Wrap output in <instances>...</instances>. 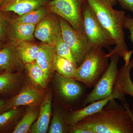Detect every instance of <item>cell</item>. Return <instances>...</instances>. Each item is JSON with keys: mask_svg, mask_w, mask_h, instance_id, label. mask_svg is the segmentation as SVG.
Wrapping results in <instances>:
<instances>
[{"mask_svg": "<svg viewBox=\"0 0 133 133\" xmlns=\"http://www.w3.org/2000/svg\"><path fill=\"white\" fill-rule=\"evenodd\" d=\"M123 105L111 100L101 111L77 124L92 133H133V113L126 101Z\"/></svg>", "mask_w": 133, "mask_h": 133, "instance_id": "cell-1", "label": "cell"}, {"mask_svg": "<svg viewBox=\"0 0 133 133\" xmlns=\"http://www.w3.org/2000/svg\"><path fill=\"white\" fill-rule=\"evenodd\" d=\"M92 8L100 23L111 36L115 46L110 52L106 54L107 57L116 53L122 57L129 50L125 41L124 30L125 12L113 8L108 0H87Z\"/></svg>", "mask_w": 133, "mask_h": 133, "instance_id": "cell-2", "label": "cell"}, {"mask_svg": "<svg viewBox=\"0 0 133 133\" xmlns=\"http://www.w3.org/2000/svg\"><path fill=\"white\" fill-rule=\"evenodd\" d=\"M106 54L103 48L90 50L77 68L74 79L83 83L87 88L94 87L109 66V58Z\"/></svg>", "mask_w": 133, "mask_h": 133, "instance_id": "cell-3", "label": "cell"}, {"mask_svg": "<svg viewBox=\"0 0 133 133\" xmlns=\"http://www.w3.org/2000/svg\"><path fill=\"white\" fill-rule=\"evenodd\" d=\"M82 15L84 31L91 49H109L111 45H115L114 40L100 23L87 0L82 6Z\"/></svg>", "mask_w": 133, "mask_h": 133, "instance_id": "cell-4", "label": "cell"}, {"mask_svg": "<svg viewBox=\"0 0 133 133\" xmlns=\"http://www.w3.org/2000/svg\"><path fill=\"white\" fill-rule=\"evenodd\" d=\"M119 57L116 53L110 56V62L107 70L99 79L92 90L87 94L81 108L91 102L104 99L112 95L114 87L118 73V65Z\"/></svg>", "mask_w": 133, "mask_h": 133, "instance_id": "cell-5", "label": "cell"}, {"mask_svg": "<svg viewBox=\"0 0 133 133\" xmlns=\"http://www.w3.org/2000/svg\"><path fill=\"white\" fill-rule=\"evenodd\" d=\"M85 1L52 0L48 3L47 9L48 11L64 19L74 29L85 34L82 9Z\"/></svg>", "mask_w": 133, "mask_h": 133, "instance_id": "cell-6", "label": "cell"}, {"mask_svg": "<svg viewBox=\"0 0 133 133\" xmlns=\"http://www.w3.org/2000/svg\"><path fill=\"white\" fill-rule=\"evenodd\" d=\"M59 19L62 37L71 51L78 67L91 49L88 38L85 34L74 29L64 19L59 17Z\"/></svg>", "mask_w": 133, "mask_h": 133, "instance_id": "cell-7", "label": "cell"}, {"mask_svg": "<svg viewBox=\"0 0 133 133\" xmlns=\"http://www.w3.org/2000/svg\"><path fill=\"white\" fill-rule=\"evenodd\" d=\"M54 81L56 91L61 100L66 103L81 102L82 106L87 94L85 85L56 72L54 75Z\"/></svg>", "mask_w": 133, "mask_h": 133, "instance_id": "cell-8", "label": "cell"}, {"mask_svg": "<svg viewBox=\"0 0 133 133\" xmlns=\"http://www.w3.org/2000/svg\"><path fill=\"white\" fill-rule=\"evenodd\" d=\"M44 90L36 88L31 84H25L17 95L6 102L2 112L22 106L41 105L46 94Z\"/></svg>", "mask_w": 133, "mask_h": 133, "instance_id": "cell-9", "label": "cell"}, {"mask_svg": "<svg viewBox=\"0 0 133 133\" xmlns=\"http://www.w3.org/2000/svg\"><path fill=\"white\" fill-rule=\"evenodd\" d=\"M61 32L59 17L47 16L36 27L34 37L42 43L55 46Z\"/></svg>", "mask_w": 133, "mask_h": 133, "instance_id": "cell-10", "label": "cell"}, {"mask_svg": "<svg viewBox=\"0 0 133 133\" xmlns=\"http://www.w3.org/2000/svg\"><path fill=\"white\" fill-rule=\"evenodd\" d=\"M36 27V25L19 22L15 19L10 20L7 36L9 44L16 47L22 42L32 41Z\"/></svg>", "mask_w": 133, "mask_h": 133, "instance_id": "cell-11", "label": "cell"}, {"mask_svg": "<svg viewBox=\"0 0 133 133\" xmlns=\"http://www.w3.org/2000/svg\"><path fill=\"white\" fill-rule=\"evenodd\" d=\"M133 68V59L130 60L127 66L124 64L119 70L112 94L117 96V99L122 102L126 101L125 95H130L133 98V83L131 76V70Z\"/></svg>", "mask_w": 133, "mask_h": 133, "instance_id": "cell-12", "label": "cell"}, {"mask_svg": "<svg viewBox=\"0 0 133 133\" xmlns=\"http://www.w3.org/2000/svg\"><path fill=\"white\" fill-rule=\"evenodd\" d=\"M117 99L116 95H112L109 97L94 101L87 105L84 107L76 109L66 114L65 116L66 123L69 125L76 124L86 117L98 112L105 106L112 99Z\"/></svg>", "mask_w": 133, "mask_h": 133, "instance_id": "cell-13", "label": "cell"}, {"mask_svg": "<svg viewBox=\"0 0 133 133\" xmlns=\"http://www.w3.org/2000/svg\"><path fill=\"white\" fill-rule=\"evenodd\" d=\"M39 48L36 61L42 70L45 81L48 83L55 71L53 62L56 50L55 46L44 43L39 45Z\"/></svg>", "mask_w": 133, "mask_h": 133, "instance_id": "cell-14", "label": "cell"}, {"mask_svg": "<svg viewBox=\"0 0 133 133\" xmlns=\"http://www.w3.org/2000/svg\"><path fill=\"white\" fill-rule=\"evenodd\" d=\"M48 2V0H5L0 6V10L14 12L21 16L42 7Z\"/></svg>", "mask_w": 133, "mask_h": 133, "instance_id": "cell-15", "label": "cell"}, {"mask_svg": "<svg viewBox=\"0 0 133 133\" xmlns=\"http://www.w3.org/2000/svg\"><path fill=\"white\" fill-rule=\"evenodd\" d=\"M51 103L52 95L51 93L48 92L41 104L38 118L31 126L30 132L45 133L48 132L52 114Z\"/></svg>", "mask_w": 133, "mask_h": 133, "instance_id": "cell-16", "label": "cell"}, {"mask_svg": "<svg viewBox=\"0 0 133 133\" xmlns=\"http://www.w3.org/2000/svg\"><path fill=\"white\" fill-rule=\"evenodd\" d=\"M22 64L15 46L9 44L0 50V67L4 71L14 72L21 68Z\"/></svg>", "mask_w": 133, "mask_h": 133, "instance_id": "cell-17", "label": "cell"}, {"mask_svg": "<svg viewBox=\"0 0 133 133\" xmlns=\"http://www.w3.org/2000/svg\"><path fill=\"white\" fill-rule=\"evenodd\" d=\"M38 106H28L24 115L16 125L13 133L30 132L33 123L38 118L40 108Z\"/></svg>", "mask_w": 133, "mask_h": 133, "instance_id": "cell-18", "label": "cell"}, {"mask_svg": "<svg viewBox=\"0 0 133 133\" xmlns=\"http://www.w3.org/2000/svg\"><path fill=\"white\" fill-rule=\"evenodd\" d=\"M16 48L20 59L24 65L36 61L39 52V45L31 41H25L20 43Z\"/></svg>", "mask_w": 133, "mask_h": 133, "instance_id": "cell-19", "label": "cell"}, {"mask_svg": "<svg viewBox=\"0 0 133 133\" xmlns=\"http://www.w3.org/2000/svg\"><path fill=\"white\" fill-rule=\"evenodd\" d=\"M25 69L30 84L40 90H44L47 83L41 67L36 61L25 64Z\"/></svg>", "mask_w": 133, "mask_h": 133, "instance_id": "cell-20", "label": "cell"}, {"mask_svg": "<svg viewBox=\"0 0 133 133\" xmlns=\"http://www.w3.org/2000/svg\"><path fill=\"white\" fill-rule=\"evenodd\" d=\"M53 66L55 71L66 77L74 79L77 67L69 59L56 53L54 57Z\"/></svg>", "mask_w": 133, "mask_h": 133, "instance_id": "cell-21", "label": "cell"}, {"mask_svg": "<svg viewBox=\"0 0 133 133\" xmlns=\"http://www.w3.org/2000/svg\"><path fill=\"white\" fill-rule=\"evenodd\" d=\"M22 75L18 72L4 71L0 74V94L8 92L20 82Z\"/></svg>", "mask_w": 133, "mask_h": 133, "instance_id": "cell-22", "label": "cell"}, {"mask_svg": "<svg viewBox=\"0 0 133 133\" xmlns=\"http://www.w3.org/2000/svg\"><path fill=\"white\" fill-rule=\"evenodd\" d=\"M62 109L57 108L53 113L48 133H65L68 132V125L65 120V116Z\"/></svg>", "mask_w": 133, "mask_h": 133, "instance_id": "cell-23", "label": "cell"}, {"mask_svg": "<svg viewBox=\"0 0 133 133\" xmlns=\"http://www.w3.org/2000/svg\"><path fill=\"white\" fill-rule=\"evenodd\" d=\"M48 11L47 8L42 7L19 16L15 19L21 23L36 25L47 16Z\"/></svg>", "mask_w": 133, "mask_h": 133, "instance_id": "cell-24", "label": "cell"}, {"mask_svg": "<svg viewBox=\"0 0 133 133\" xmlns=\"http://www.w3.org/2000/svg\"><path fill=\"white\" fill-rule=\"evenodd\" d=\"M55 47L56 54L62 57L69 59L78 67L71 51L63 40L61 32L58 36Z\"/></svg>", "mask_w": 133, "mask_h": 133, "instance_id": "cell-25", "label": "cell"}, {"mask_svg": "<svg viewBox=\"0 0 133 133\" xmlns=\"http://www.w3.org/2000/svg\"><path fill=\"white\" fill-rule=\"evenodd\" d=\"M18 108H13L0 114V132L6 131L17 118L19 115Z\"/></svg>", "mask_w": 133, "mask_h": 133, "instance_id": "cell-26", "label": "cell"}, {"mask_svg": "<svg viewBox=\"0 0 133 133\" xmlns=\"http://www.w3.org/2000/svg\"><path fill=\"white\" fill-rule=\"evenodd\" d=\"M0 10V41H5L7 36L8 26L10 19Z\"/></svg>", "mask_w": 133, "mask_h": 133, "instance_id": "cell-27", "label": "cell"}, {"mask_svg": "<svg viewBox=\"0 0 133 133\" xmlns=\"http://www.w3.org/2000/svg\"><path fill=\"white\" fill-rule=\"evenodd\" d=\"M124 29H128L129 31V39L133 45V18L130 16H125L123 23Z\"/></svg>", "mask_w": 133, "mask_h": 133, "instance_id": "cell-28", "label": "cell"}, {"mask_svg": "<svg viewBox=\"0 0 133 133\" xmlns=\"http://www.w3.org/2000/svg\"><path fill=\"white\" fill-rule=\"evenodd\" d=\"M124 9L133 14V0H116Z\"/></svg>", "mask_w": 133, "mask_h": 133, "instance_id": "cell-29", "label": "cell"}, {"mask_svg": "<svg viewBox=\"0 0 133 133\" xmlns=\"http://www.w3.org/2000/svg\"><path fill=\"white\" fill-rule=\"evenodd\" d=\"M133 50H128L124 53L122 57L125 61V64L126 66H127L129 64L130 62V58L132 54Z\"/></svg>", "mask_w": 133, "mask_h": 133, "instance_id": "cell-30", "label": "cell"}, {"mask_svg": "<svg viewBox=\"0 0 133 133\" xmlns=\"http://www.w3.org/2000/svg\"><path fill=\"white\" fill-rule=\"evenodd\" d=\"M6 103V102L3 100L0 99V112H1L3 108L4 107Z\"/></svg>", "mask_w": 133, "mask_h": 133, "instance_id": "cell-31", "label": "cell"}, {"mask_svg": "<svg viewBox=\"0 0 133 133\" xmlns=\"http://www.w3.org/2000/svg\"><path fill=\"white\" fill-rule=\"evenodd\" d=\"M108 1H109V2H110V3L112 6H114V5H116V2H117L116 0H108Z\"/></svg>", "mask_w": 133, "mask_h": 133, "instance_id": "cell-32", "label": "cell"}, {"mask_svg": "<svg viewBox=\"0 0 133 133\" xmlns=\"http://www.w3.org/2000/svg\"><path fill=\"white\" fill-rule=\"evenodd\" d=\"M3 47H4V46H3L2 43V41H0V50Z\"/></svg>", "mask_w": 133, "mask_h": 133, "instance_id": "cell-33", "label": "cell"}, {"mask_svg": "<svg viewBox=\"0 0 133 133\" xmlns=\"http://www.w3.org/2000/svg\"><path fill=\"white\" fill-rule=\"evenodd\" d=\"M4 71L3 70L2 68H1V67H0V74L1 73V72H2Z\"/></svg>", "mask_w": 133, "mask_h": 133, "instance_id": "cell-34", "label": "cell"}, {"mask_svg": "<svg viewBox=\"0 0 133 133\" xmlns=\"http://www.w3.org/2000/svg\"><path fill=\"white\" fill-rule=\"evenodd\" d=\"M5 0H0V6L1 5L2 3Z\"/></svg>", "mask_w": 133, "mask_h": 133, "instance_id": "cell-35", "label": "cell"}, {"mask_svg": "<svg viewBox=\"0 0 133 133\" xmlns=\"http://www.w3.org/2000/svg\"><path fill=\"white\" fill-rule=\"evenodd\" d=\"M132 112H133V111H132Z\"/></svg>", "mask_w": 133, "mask_h": 133, "instance_id": "cell-36", "label": "cell"}]
</instances>
